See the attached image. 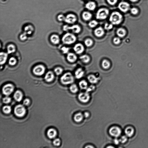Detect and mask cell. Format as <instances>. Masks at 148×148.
<instances>
[{"mask_svg": "<svg viewBox=\"0 0 148 148\" xmlns=\"http://www.w3.org/2000/svg\"><path fill=\"white\" fill-rule=\"evenodd\" d=\"M82 17L84 20L88 21L92 18V15L90 12L84 11L82 13Z\"/></svg>", "mask_w": 148, "mask_h": 148, "instance_id": "cb8c5ba5", "label": "cell"}, {"mask_svg": "<svg viewBox=\"0 0 148 148\" xmlns=\"http://www.w3.org/2000/svg\"><path fill=\"white\" fill-rule=\"evenodd\" d=\"M107 148H114V147H113V146H108V147H107Z\"/></svg>", "mask_w": 148, "mask_h": 148, "instance_id": "9f6ffc18", "label": "cell"}, {"mask_svg": "<svg viewBox=\"0 0 148 148\" xmlns=\"http://www.w3.org/2000/svg\"><path fill=\"white\" fill-rule=\"evenodd\" d=\"M79 85L80 88L82 90H86L88 87V84L85 80H82L80 82Z\"/></svg>", "mask_w": 148, "mask_h": 148, "instance_id": "4dcf8cb0", "label": "cell"}, {"mask_svg": "<svg viewBox=\"0 0 148 148\" xmlns=\"http://www.w3.org/2000/svg\"><path fill=\"white\" fill-rule=\"evenodd\" d=\"M84 116L86 118H87L90 116V114L88 112H85L84 113Z\"/></svg>", "mask_w": 148, "mask_h": 148, "instance_id": "f5cc1de1", "label": "cell"}, {"mask_svg": "<svg viewBox=\"0 0 148 148\" xmlns=\"http://www.w3.org/2000/svg\"><path fill=\"white\" fill-rule=\"evenodd\" d=\"M98 23L96 20L90 21L88 24L89 26L91 28H94L98 25Z\"/></svg>", "mask_w": 148, "mask_h": 148, "instance_id": "e575fe53", "label": "cell"}, {"mask_svg": "<svg viewBox=\"0 0 148 148\" xmlns=\"http://www.w3.org/2000/svg\"><path fill=\"white\" fill-rule=\"evenodd\" d=\"M76 40V38L74 35L67 33L65 34L62 39V41L65 44L70 45L74 43Z\"/></svg>", "mask_w": 148, "mask_h": 148, "instance_id": "7a4b0ae2", "label": "cell"}, {"mask_svg": "<svg viewBox=\"0 0 148 148\" xmlns=\"http://www.w3.org/2000/svg\"><path fill=\"white\" fill-rule=\"evenodd\" d=\"M83 115L81 113H77L74 117V120L77 122H81L83 118Z\"/></svg>", "mask_w": 148, "mask_h": 148, "instance_id": "484cf974", "label": "cell"}, {"mask_svg": "<svg viewBox=\"0 0 148 148\" xmlns=\"http://www.w3.org/2000/svg\"></svg>", "mask_w": 148, "mask_h": 148, "instance_id": "6f0895ef", "label": "cell"}, {"mask_svg": "<svg viewBox=\"0 0 148 148\" xmlns=\"http://www.w3.org/2000/svg\"><path fill=\"white\" fill-rule=\"evenodd\" d=\"M47 134L49 138L53 139L55 138L57 134V131L53 128H50L48 130Z\"/></svg>", "mask_w": 148, "mask_h": 148, "instance_id": "ffe728a7", "label": "cell"}, {"mask_svg": "<svg viewBox=\"0 0 148 148\" xmlns=\"http://www.w3.org/2000/svg\"><path fill=\"white\" fill-rule=\"evenodd\" d=\"M135 132V130L132 127L128 126L125 130V133L128 137H131L133 135Z\"/></svg>", "mask_w": 148, "mask_h": 148, "instance_id": "5bb4252c", "label": "cell"}, {"mask_svg": "<svg viewBox=\"0 0 148 148\" xmlns=\"http://www.w3.org/2000/svg\"><path fill=\"white\" fill-rule=\"evenodd\" d=\"M3 111L6 114H8L11 111V108L9 106L6 105L4 106L3 108Z\"/></svg>", "mask_w": 148, "mask_h": 148, "instance_id": "d6a6232c", "label": "cell"}, {"mask_svg": "<svg viewBox=\"0 0 148 148\" xmlns=\"http://www.w3.org/2000/svg\"><path fill=\"white\" fill-rule=\"evenodd\" d=\"M130 0L132 1V2H134L137 1L138 0Z\"/></svg>", "mask_w": 148, "mask_h": 148, "instance_id": "11a10c76", "label": "cell"}, {"mask_svg": "<svg viewBox=\"0 0 148 148\" xmlns=\"http://www.w3.org/2000/svg\"><path fill=\"white\" fill-rule=\"evenodd\" d=\"M93 43V41L91 39H87L84 41V44L87 47H90L92 46Z\"/></svg>", "mask_w": 148, "mask_h": 148, "instance_id": "d590c367", "label": "cell"}, {"mask_svg": "<svg viewBox=\"0 0 148 148\" xmlns=\"http://www.w3.org/2000/svg\"><path fill=\"white\" fill-rule=\"evenodd\" d=\"M61 140L57 138L54 140L53 143L54 145L56 146H58L61 144Z\"/></svg>", "mask_w": 148, "mask_h": 148, "instance_id": "b9f144b4", "label": "cell"}, {"mask_svg": "<svg viewBox=\"0 0 148 148\" xmlns=\"http://www.w3.org/2000/svg\"><path fill=\"white\" fill-rule=\"evenodd\" d=\"M78 99L81 102L86 103L90 100V96L89 93L86 92L80 93L78 96Z\"/></svg>", "mask_w": 148, "mask_h": 148, "instance_id": "30bf717a", "label": "cell"}, {"mask_svg": "<svg viewBox=\"0 0 148 148\" xmlns=\"http://www.w3.org/2000/svg\"><path fill=\"white\" fill-rule=\"evenodd\" d=\"M131 12L133 14L136 15L138 13V10L136 8H133L131 9Z\"/></svg>", "mask_w": 148, "mask_h": 148, "instance_id": "c3c4849f", "label": "cell"}, {"mask_svg": "<svg viewBox=\"0 0 148 148\" xmlns=\"http://www.w3.org/2000/svg\"><path fill=\"white\" fill-rule=\"evenodd\" d=\"M8 53L10 54L13 53L16 51V48L14 45L10 44L7 47Z\"/></svg>", "mask_w": 148, "mask_h": 148, "instance_id": "f1b7e54d", "label": "cell"}, {"mask_svg": "<svg viewBox=\"0 0 148 148\" xmlns=\"http://www.w3.org/2000/svg\"><path fill=\"white\" fill-rule=\"evenodd\" d=\"M23 96V94L22 92L20 90H17L15 92L14 95V97L16 101L20 102L22 101Z\"/></svg>", "mask_w": 148, "mask_h": 148, "instance_id": "2e32d148", "label": "cell"}, {"mask_svg": "<svg viewBox=\"0 0 148 148\" xmlns=\"http://www.w3.org/2000/svg\"><path fill=\"white\" fill-rule=\"evenodd\" d=\"M77 17L76 16L73 14H69L65 17V21L69 24H73L76 22Z\"/></svg>", "mask_w": 148, "mask_h": 148, "instance_id": "8fae6325", "label": "cell"}, {"mask_svg": "<svg viewBox=\"0 0 148 148\" xmlns=\"http://www.w3.org/2000/svg\"><path fill=\"white\" fill-rule=\"evenodd\" d=\"M16 63V60L14 57H12L9 60V64L11 66H14Z\"/></svg>", "mask_w": 148, "mask_h": 148, "instance_id": "74e56055", "label": "cell"}, {"mask_svg": "<svg viewBox=\"0 0 148 148\" xmlns=\"http://www.w3.org/2000/svg\"><path fill=\"white\" fill-rule=\"evenodd\" d=\"M96 3L93 1H89L85 5L86 8L90 11L94 10L96 9Z\"/></svg>", "mask_w": 148, "mask_h": 148, "instance_id": "e0dca14e", "label": "cell"}, {"mask_svg": "<svg viewBox=\"0 0 148 148\" xmlns=\"http://www.w3.org/2000/svg\"><path fill=\"white\" fill-rule=\"evenodd\" d=\"M14 113L17 117H22L25 115L26 113V109L23 105H18L15 107Z\"/></svg>", "mask_w": 148, "mask_h": 148, "instance_id": "5b68a950", "label": "cell"}, {"mask_svg": "<svg viewBox=\"0 0 148 148\" xmlns=\"http://www.w3.org/2000/svg\"><path fill=\"white\" fill-rule=\"evenodd\" d=\"M65 17L63 15H60L58 16V20L60 21H62L65 20Z\"/></svg>", "mask_w": 148, "mask_h": 148, "instance_id": "f907efd6", "label": "cell"}, {"mask_svg": "<svg viewBox=\"0 0 148 148\" xmlns=\"http://www.w3.org/2000/svg\"><path fill=\"white\" fill-rule=\"evenodd\" d=\"M109 4L111 5H114L116 4L118 0H107Z\"/></svg>", "mask_w": 148, "mask_h": 148, "instance_id": "ee69618b", "label": "cell"}, {"mask_svg": "<svg viewBox=\"0 0 148 148\" xmlns=\"http://www.w3.org/2000/svg\"><path fill=\"white\" fill-rule=\"evenodd\" d=\"M62 83L65 85L70 84L73 83L74 78L73 75L70 72H67L63 75L61 78Z\"/></svg>", "mask_w": 148, "mask_h": 148, "instance_id": "277c9868", "label": "cell"}, {"mask_svg": "<svg viewBox=\"0 0 148 148\" xmlns=\"http://www.w3.org/2000/svg\"><path fill=\"white\" fill-rule=\"evenodd\" d=\"M50 40L53 43L55 44L59 43L60 39L59 37L56 34L52 35L50 37Z\"/></svg>", "mask_w": 148, "mask_h": 148, "instance_id": "d4e9b609", "label": "cell"}, {"mask_svg": "<svg viewBox=\"0 0 148 148\" xmlns=\"http://www.w3.org/2000/svg\"><path fill=\"white\" fill-rule=\"evenodd\" d=\"M113 24H112L106 23L105 24L104 28L106 30L109 31V30H111L113 28Z\"/></svg>", "mask_w": 148, "mask_h": 148, "instance_id": "f35d334b", "label": "cell"}, {"mask_svg": "<svg viewBox=\"0 0 148 148\" xmlns=\"http://www.w3.org/2000/svg\"><path fill=\"white\" fill-rule=\"evenodd\" d=\"M54 78V74L52 72L49 71L45 75V80L48 82H51L53 80Z\"/></svg>", "mask_w": 148, "mask_h": 148, "instance_id": "44dd1931", "label": "cell"}, {"mask_svg": "<svg viewBox=\"0 0 148 148\" xmlns=\"http://www.w3.org/2000/svg\"><path fill=\"white\" fill-rule=\"evenodd\" d=\"M27 34L25 32L21 34L20 37V40L22 41L26 40L27 38Z\"/></svg>", "mask_w": 148, "mask_h": 148, "instance_id": "f6af8a7d", "label": "cell"}, {"mask_svg": "<svg viewBox=\"0 0 148 148\" xmlns=\"http://www.w3.org/2000/svg\"><path fill=\"white\" fill-rule=\"evenodd\" d=\"M77 59V57L74 54L72 53H70L68 54L67 56V59L70 63H74L76 61Z\"/></svg>", "mask_w": 148, "mask_h": 148, "instance_id": "d6986e66", "label": "cell"}, {"mask_svg": "<svg viewBox=\"0 0 148 148\" xmlns=\"http://www.w3.org/2000/svg\"><path fill=\"white\" fill-rule=\"evenodd\" d=\"M30 103L29 99H25L24 101V105H28Z\"/></svg>", "mask_w": 148, "mask_h": 148, "instance_id": "681fc988", "label": "cell"}, {"mask_svg": "<svg viewBox=\"0 0 148 148\" xmlns=\"http://www.w3.org/2000/svg\"><path fill=\"white\" fill-rule=\"evenodd\" d=\"M118 8L121 11L125 13L129 10L130 5L128 3L122 1L119 4Z\"/></svg>", "mask_w": 148, "mask_h": 148, "instance_id": "7c38bea8", "label": "cell"}, {"mask_svg": "<svg viewBox=\"0 0 148 148\" xmlns=\"http://www.w3.org/2000/svg\"><path fill=\"white\" fill-rule=\"evenodd\" d=\"M63 29L65 31H72V32L75 33H78L80 32L81 28V27L78 25H74L71 26L66 25L63 26Z\"/></svg>", "mask_w": 148, "mask_h": 148, "instance_id": "8992f818", "label": "cell"}, {"mask_svg": "<svg viewBox=\"0 0 148 148\" xmlns=\"http://www.w3.org/2000/svg\"><path fill=\"white\" fill-rule=\"evenodd\" d=\"M94 33L96 37H101L104 35L105 34V31L102 27H99L95 30Z\"/></svg>", "mask_w": 148, "mask_h": 148, "instance_id": "9a60e30c", "label": "cell"}, {"mask_svg": "<svg viewBox=\"0 0 148 148\" xmlns=\"http://www.w3.org/2000/svg\"><path fill=\"white\" fill-rule=\"evenodd\" d=\"M111 66L109 61L107 60H104L102 62V66L103 68L107 69L108 68Z\"/></svg>", "mask_w": 148, "mask_h": 148, "instance_id": "1f68e13d", "label": "cell"}, {"mask_svg": "<svg viewBox=\"0 0 148 148\" xmlns=\"http://www.w3.org/2000/svg\"><path fill=\"white\" fill-rule=\"evenodd\" d=\"M80 59L83 62L85 63H89L90 60V57L87 55H84L81 56L80 57Z\"/></svg>", "mask_w": 148, "mask_h": 148, "instance_id": "83f0119b", "label": "cell"}, {"mask_svg": "<svg viewBox=\"0 0 148 148\" xmlns=\"http://www.w3.org/2000/svg\"><path fill=\"white\" fill-rule=\"evenodd\" d=\"M34 28L31 25H28L25 27V32L27 34H31L33 31Z\"/></svg>", "mask_w": 148, "mask_h": 148, "instance_id": "f546056e", "label": "cell"}, {"mask_svg": "<svg viewBox=\"0 0 148 148\" xmlns=\"http://www.w3.org/2000/svg\"><path fill=\"white\" fill-rule=\"evenodd\" d=\"M8 58V54L6 53L1 52L0 53V63L1 65H3L5 63Z\"/></svg>", "mask_w": 148, "mask_h": 148, "instance_id": "7402d4cb", "label": "cell"}, {"mask_svg": "<svg viewBox=\"0 0 148 148\" xmlns=\"http://www.w3.org/2000/svg\"><path fill=\"white\" fill-rule=\"evenodd\" d=\"M109 13V10L107 8H102L99 9L96 13V18L98 20H105L108 17Z\"/></svg>", "mask_w": 148, "mask_h": 148, "instance_id": "3957f363", "label": "cell"}, {"mask_svg": "<svg viewBox=\"0 0 148 148\" xmlns=\"http://www.w3.org/2000/svg\"><path fill=\"white\" fill-rule=\"evenodd\" d=\"M114 142L115 144L117 145L119 144V143L120 142L119 140L117 138L115 139L114 140Z\"/></svg>", "mask_w": 148, "mask_h": 148, "instance_id": "816d5d0a", "label": "cell"}, {"mask_svg": "<svg viewBox=\"0 0 148 148\" xmlns=\"http://www.w3.org/2000/svg\"><path fill=\"white\" fill-rule=\"evenodd\" d=\"M122 20V15L117 11L113 12L109 17V21L113 25H119L121 23Z\"/></svg>", "mask_w": 148, "mask_h": 148, "instance_id": "6da1fadb", "label": "cell"}, {"mask_svg": "<svg viewBox=\"0 0 148 148\" xmlns=\"http://www.w3.org/2000/svg\"><path fill=\"white\" fill-rule=\"evenodd\" d=\"M89 82L92 84H96L98 82L99 78L97 77L94 75L91 74L89 75L87 78Z\"/></svg>", "mask_w": 148, "mask_h": 148, "instance_id": "603a6c76", "label": "cell"}, {"mask_svg": "<svg viewBox=\"0 0 148 148\" xmlns=\"http://www.w3.org/2000/svg\"><path fill=\"white\" fill-rule=\"evenodd\" d=\"M70 90L72 93H75L78 92V88L76 84H73L70 86Z\"/></svg>", "mask_w": 148, "mask_h": 148, "instance_id": "836d02e7", "label": "cell"}, {"mask_svg": "<svg viewBox=\"0 0 148 148\" xmlns=\"http://www.w3.org/2000/svg\"><path fill=\"white\" fill-rule=\"evenodd\" d=\"M45 70L46 69L44 66L40 65L35 66L33 69V71L34 74L41 76L44 73Z\"/></svg>", "mask_w": 148, "mask_h": 148, "instance_id": "9c48e42d", "label": "cell"}, {"mask_svg": "<svg viewBox=\"0 0 148 148\" xmlns=\"http://www.w3.org/2000/svg\"><path fill=\"white\" fill-rule=\"evenodd\" d=\"M61 50L63 53L66 54L68 52L69 48L66 47H63L61 48Z\"/></svg>", "mask_w": 148, "mask_h": 148, "instance_id": "7dc6e473", "label": "cell"}, {"mask_svg": "<svg viewBox=\"0 0 148 148\" xmlns=\"http://www.w3.org/2000/svg\"><path fill=\"white\" fill-rule=\"evenodd\" d=\"M95 87L94 86L91 85L90 86V87H88L86 89V92L88 93H90V92H91V91H93L95 90Z\"/></svg>", "mask_w": 148, "mask_h": 148, "instance_id": "7bdbcfd3", "label": "cell"}, {"mask_svg": "<svg viewBox=\"0 0 148 148\" xmlns=\"http://www.w3.org/2000/svg\"><path fill=\"white\" fill-rule=\"evenodd\" d=\"M126 31L124 29L120 28L118 29L117 31V35L119 37H123L126 34Z\"/></svg>", "mask_w": 148, "mask_h": 148, "instance_id": "4316f807", "label": "cell"}, {"mask_svg": "<svg viewBox=\"0 0 148 148\" xmlns=\"http://www.w3.org/2000/svg\"><path fill=\"white\" fill-rule=\"evenodd\" d=\"M113 42L115 44L117 45L119 44L120 42V40L118 37H115L113 40Z\"/></svg>", "mask_w": 148, "mask_h": 148, "instance_id": "bcb514c9", "label": "cell"}, {"mask_svg": "<svg viewBox=\"0 0 148 148\" xmlns=\"http://www.w3.org/2000/svg\"><path fill=\"white\" fill-rule=\"evenodd\" d=\"M84 72L81 68H79L75 71V76L77 79H80L84 76Z\"/></svg>", "mask_w": 148, "mask_h": 148, "instance_id": "ac0fdd59", "label": "cell"}, {"mask_svg": "<svg viewBox=\"0 0 148 148\" xmlns=\"http://www.w3.org/2000/svg\"><path fill=\"white\" fill-rule=\"evenodd\" d=\"M84 47L81 43H78L75 44L74 48L75 52L78 54L82 53L84 50Z\"/></svg>", "mask_w": 148, "mask_h": 148, "instance_id": "4fadbf2b", "label": "cell"}, {"mask_svg": "<svg viewBox=\"0 0 148 148\" xmlns=\"http://www.w3.org/2000/svg\"><path fill=\"white\" fill-rule=\"evenodd\" d=\"M14 87L12 84H8L3 87L2 91L3 93L7 96L11 94L14 90Z\"/></svg>", "mask_w": 148, "mask_h": 148, "instance_id": "52a82bcc", "label": "cell"}, {"mask_svg": "<svg viewBox=\"0 0 148 148\" xmlns=\"http://www.w3.org/2000/svg\"><path fill=\"white\" fill-rule=\"evenodd\" d=\"M122 133L121 130L117 126H114L110 128L109 133L113 137H117L120 135Z\"/></svg>", "mask_w": 148, "mask_h": 148, "instance_id": "ba28073f", "label": "cell"}, {"mask_svg": "<svg viewBox=\"0 0 148 148\" xmlns=\"http://www.w3.org/2000/svg\"><path fill=\"white\" fill-rule=\"evenodd\" d=\"M63 69L61 67H57L54 69V72L57 75H59L63 73Z\"/></svg>", "mask_w": 148, "mask_h": 148, "instance_id": "8d00e7d4", "label": "cell"}, {"mask_svg": "<svg viewBox=\"0 0 148 148\" xmlns=\"http://www.w3.org/2000/svg\"><path fill=\"white\" fill-rule=\"evenodd\" d=\"M127 137L126 135L122 136L119 139L120 142L122 143H126L127 141Z\"/></svg>", "mask_w": 148, "mask_h": 148, "instance_id": "ab89813d", "label": "cell"}, {"mask_svg": "<svg viewBox=\"0 0 148 148\" xmlns=\"http://www.w3.org/2000/svg\"><path fill=\"white\" fill-rule=\"evenodd\" d=\"M11 98L8 96L5 97L3 99V101L4 103L5 104H8L11 102Z\"/></svg>", "mask_w": 148, "mask_h": 148, "instance_id": "60d3db41", "label": "cell"}, {"mask_svg": "<svg viewBox=\"0 0 148 148\" xmlns=\"http://www.w3.org/2000/svg\"><path fill=\"white\" fill-rule=\"evenodd\" d=\"M86 148H94V147L91 146H88L86 147Z\"/></svg>", "mask_w": 148, "mask_h": 148, "instance_id": "db71d44e", "label": "cell"}]
</instances>
